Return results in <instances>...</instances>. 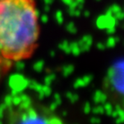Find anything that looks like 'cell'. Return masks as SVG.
I'll return each mask as SVG.
<instances>
[{
	"label": "cell",
	"mask_w": 124,
	"mask_h": 124,
	"mask_svg": "<svg viewBox=\"0 0 124 124\" xmlns=\"http://www.w3.org/2000/svg\"><path fill=\"white\" fill-rule=\"evenodd\" d=\"M35 0H0V75L32 56L40 36Z\"/></svg>",
	"instance_id": "1"
},
{
	"label": "cell",
	"mask_w": 124,
	"mask_h": 124,
	"mask_svg": "<svg viewBox=\"0 0 124 124\" xmlns=\"http://www.w3.org/2000/svg\"><path fill=\"white\" fill-rule=\"evenodd\" d=\"M51 108L39 107L30 96L17 94L10 96L1 106L0 118L7 123H62L57 116L52 115Z\"/></svg>",
	"instance_id": "2"
},
{
	"label": "cell",
	"mask_w": 124,
	"mask_h": 124,
	"mask_svg": "<svg viewBox=\"0 0 124 124\" xmlns=\"http://www.w3.org/2000/svg\"><path fill=\"white\" fill-rule=\"evenodd\" d=\"M105 83L117 93L124 96V59H120L108 70Z\"/></svg>",
	"instance_id": "3"
},
{
	"label": "cell",
	"mask_w": 124,
	"mask_h": 124,
	"mask_svg": "<svg viewBox=\"0 0 124 124\" xmlns=\"http://www.w3.org/2000/svg\"><path fill=\"white\" fill-rule=\"evenodd\" d=\"M118 23H119V20L113 15L108 16L106 14L100 15L96 20V25L99 30H106L108 28H113L117 26Z\"/></svg>",
	"instance_id": "4"
},
{
	"label": "cell",
	"mask_w": 124,
	"mask_h": 124,
	"mask_svg": "<svg viewBox=\"0 0 124 124\" xmlns=\"http://www.w3.org/2000/svg\"><path fill=\"white\" fill-rule=\"evenodd\" d=\"M108 99V97L105 93L101 92L100 90H97L93 96V100L96 104H99V103H105Z\"/></svg>",
	"instance_id": "5"
},
{
	"label": "cell",
	"mask_w": 124,
	"mask_h": 124,
	"mask_svg": "<svg viewBox=\"0 0 124 124\" xmlns=\"http://www.w3.org/2000/svg\"><path fill=\"white\" fill-rule=\"evenodd\" d=\"M115 110L118 112V117L116 118V123H122L124 122V109L121 108L120 105H117L115 108Z\"/></svg>",
	"instance_id": "6"
},
{
	"label": "cell",
	"mask_w": 124,
	"mask_h": 124,
	"mask_svg": "<svg viewBox=\"0 0 124 124\" xmlns=\"http://www.w3.org/2000/svg\"><path fill=\"white\" fill-rule=\"evenodd\" d=\"M119 40H120L119 38H115V37H112V36L109 37V38L107 40L106 43H105L106 48H113V47H115Z\"/></svg>",
	"instance_id": "7"
},
{
	"label": "cell",
	"mask_w": 124,
	"mask_h": 124,
	"mask_svg": "<svg viewBox=\"0 0 124 124\" xmlns=\"http://www.w3.org/2000/svg\"><path fill=\"white\" fill-rule=\"evenodd\" d=\"M70 48H71V53L75 56H78L81 53V50H80L77 42H72L70 44Z\"/></svg>",
	"instance_id": "8"
},
{
	"label": "cell",
	"mask_w": 124,
	"mask_h": 124,
	"mask_svg": "<svg viewBox=\"0 0 124 124\" xmlns=\"http://www.w3.org/2000/svg\"><path fill=\"white\" fill-rule=\"evenodd\" d=\"M77 44H78L80 50H81V53H82V52H84V53H85V52H88L89 50H90V47H91V46H89L87 43H85V42L82 39H81V40L77 42Z\"/></svg>",
	"instance_id": "9"
},
{
	"label": "cell",
	"mask_w": 124,
	"mask_h": 124,
	"mask_svg": "<svg viewBox=\"0 0 124 124\" xmlns=\"http://www.w3.org/2000/svg\"><path fill=\"white\" fill-rule=\"evenodd\" d=\"M103 108H104V113H106L107 115H109V116H110L112 110L114 109L110 103H108V102H107V101L104 103V106H103Z\"/></svg>",
	"instance_id": "10"
},
{
	"label": "cell",
	"mask_w": 124,
	"mask_h": 124,
	"mask_svg": "<svg viewBox=\"0 0 124 124\" xmlns=\"http://www.w3.org/2000/svg\"><path fill=\"white\" fill-rule=\"evenodd\" d=\"M74 86H75V88H81V87H84L85 85V83H84V81H83V79H82V78H78V79H76V81L75 82Z\"/></svg>",
	"instance_id": "11"
},
{
	"label": "cell",
	"mask_w": 124,
	"mask_h": 124,
	"mask_svg": "<svg viewBox=\"0 0 124 124\" xmlns=\"http://www.w3.org/2000/svg\"><path fill=\"white\" fill-rule=\"evenodd\" d=\"M91 111H93V113L95 114H103L104 113V108L102 106H97L91 108Z\"/></svg>",
	"instance_id": "12"
},
{
	"label": "cell",
	"mask_w": 124,
	"mask_h": 124,
	"mask_svg": "<svg viewBox=\"0 0 124 124\" xmlns=\"http://www.w3.org/2000/svg\"><path fill=\"white\" fill-rule=\"evenodd\" d=\"M82 40H84L85 43H87L89 46H91V45H92V43H93V39H92V37H91L90 35H85V36H83Z\"/></svg>",
	"instance_id": "13"
},
{
	"label": "cell",
	"mask_w": 124,
	"mask_h": 124,
	"mask_svg": "<svg viewBox=\"0 0 124 124\" xmlns=\"http://www.w3.org/2000/svg\"><path fill=\"white\" fill-rule=\"evenodd\" d=\"M67 97L70 99V101L72 103H75L78 100V95L77 94H72V93H68L67 94Z\"/></svg>",
	"instance_id": "14"
},
{
	"label": "cell",
	"mask_w": 124,
	"mask_h": 124,
	"mask_svg": "<svg viewBox=\"0 0 124 124\" xmlns=\"http://www.w3.org/2000/svg\"><path fill=\"white\" fill-rule=\"evenodd\" d=\"M82 79H83V81H84L85 85H89L90 83H91V81L93 80V77H92V75H85L84 77H82Z\"/></svg>",
	"instance_id": "15"
},
{
	"label": "cell",
	"mask_w": 124,
	"mask_h": 124,
	"mask_svg": "<svg viewBox=\"0 0 124 124\" xmlns=\"http://www.w3.org/2000/svg\"><path fill=\"white\" fill-rule=\"evenodd\" d=\"M67 30H68L69 32H71V33H75L76 31H77L76 27H75V25L73 22H70L67 25Z\"/></svg>",
	"instance_id": "16"
},
{
	"label": "cell",
	"mask_w": 124,
	"mask_h": 124,
	"mask_svg": "<svg viewBox=\"0 0 124 124\" xmlns=\"http://www.w3.org/2000/svg\"><path fill=\"white\" fill-rule=\"evenodd\" d=\"M110 10H111V12H112V14L114 15V14H116L117 12H119V11H120L121 10V8H120L119 5H117V4H114V5H112L110 8Z\"/></svg>",
	"instance_id": "17"
},
{
	"label": "cell",
	"mask_w": 124,
	"mask_h": 124,
	"mask_svg": "<svg viewBox=\"0 0 124 124\" xmlns=\"http://www.w3.org/2000/svg\"><path fill=\"white\" fill-rule=\"evenodd\" d=\"M63 74H64V75H71L72 73L74 72V66L73 65H68V66H66L65 68H64V70H63Z\"/></svg>",
	"instance_id": "18"
},
{
	"label": "cell",
	"mask_w": 124,
	"mask_h": 124,
	"mask_svg": "<svg viewBox=\"0 0 124 124\" xmlns=\"http://www.w3.org/2000/svg\"><path fill=\"white\" fill-rule=\"evenodd\" d=\"M91 105H90V103L89 102H85L84 105V112L85 114H88L90 113V111H91Z\"/></svg>",
	"instance_id": "19"
},
{
	"label": "cell",
	"mask_w": 124,
	"mask_h": 124,
	"mask_svg": "<svg viewBox=\"0 0 124 124\" xmlns=\"http://www.w3.org/2000/svg\"><path fill=\"white\" fill-rule=\"evenodd\" d=\"M113 16H114L118 20H123L124 19V12L122 11V10H120V11H119V12H117V13L114 14Z\"/></svg>",
	"instance_id": "20"
},
{
	"label": "cell",
	"mask_w": 124,
	"mask_h": 124,
	"mask_svg": "<svg viewBox=\"0 0 124 124\" xmlns=\"http://www.w3.org/2000/svg\"><path fill=\"white\" fill-rule=\"evenodd\" d=\"M90 122L93 124H99L101 122V120L99 118H98V117H92L90 119Z\"/></svg>",
	"instance_id": "21"
},
{
	"label": "cell",
	"mask_w": 124,
	"mask_h": 124,
	"mask_svg": "<svg viewBox=\"0 0 124 124\" xmlns=\"http://www.w3.org/2000/svg\"><path fill=\"white\" fill-rule=\"evenodd\" d=\"M97 48H98L99 51H104V50L106 49V45H105V43H103V42H98Z\"/></svg>",
	"instance_id": "22"
},
{
	"label": "cell",
	"mask_w": 124,
	"mask_h": 124,
	"mask_svg": "<svg viewBox=\"0 0 124 124\" xmlns=\"http://www.w3.org/2000/svg\"><path fill=\"white\" fill-rule=\"evenodd\" d=\"M107 31V33L108 34H109V35H112V34H114L116 31V27H113V28H108L106 29Z\"/></svg>",
	"instance_id": "23"
},
{
	"label": "cell",
	"mask_w": 124,
	"mask_h": 124,
	"mask_svg": "<svg viewBox=\"0 0 124 124\" xmlns=\"http://www.w3.org/2000/svg\"><path fill=\"white\" fill-rule=\"evenodd\" d=\"M110 116L112 117V118H114V119H116V118L118 117V112H117V110H115V109H113V110H112V112H111Z\"/></svg>",
	"instance_id": "24"
},
{
	"label": "cell",
	"mask_w": 124,
	"mask_h": 124,
	"mask_svg": "<svg viewBox=\"0 0 124 124\" xmlns=\"http://www.w3.org/2000/svg\"><path fill=\"white\" fill-rule=\"evenodd\" d=\"M57 18H58V21L61 23L62 21V13L61 12H58L57 13Z\"/></svg>",
	"instance_id": "25"
},
{
	"label": "cell",
	"mask_w": 124,
	"mask_h": 124,
	"mask_svg": "<svg viewBox=\"0 0 124 124\" xmlns=\"http://www.w3.org/2000/svg\"><path fill=\"white\" fill-rule=\"evenodd\" d=\"M80 15H81V10L79 9L75 8V17H79Z\"/></svg>",
	"instance_id": "26"
},
{
	"label": "cell",
	"mask_w": 124,
	"mask_h": 124,
	"mask_svg": "<svg viewBox=\"0 0 124 124\" xmlns=\"http://www.w3.org/2000/svg\"><path fill=\"white\" fill-rule=\"evenodd\" d=\"M62 2L64 3L65 5H67V6H69V5L71 4L72 2H73V0H62Z\"/></svg>",
	"instance_id": "27"
},
{
	"label": "cell",
	"mask_w": 124,
	"mask_h": 124,
	"mask_svg": "<svg viewBox=\"0 0 124 124\" xmlns=\"http://www.w3.org/2000/svg\"><path fill=\"white\" fill-rule=\"evenodd\" d=\"M106 15H108V16H112L113 14H112V12H111V10H110V8H108V9H107L106 10Z\"/></svg>",
	"instance_id": "28"
},
{
	"label": "cell",
	"mask_w": 124,
	"mask_h": 124,
	"mask_svg": "<svg viewBox=\"0 0 124 124\" xmlns=\"http://www.w3.org/2000/svg\"><path fill=\"white\" fill-rule=\"evenodd\" d=\"M75 2L77 3V5L84 4V3H85V0H75Z\"/></svg>",
	"instance_id": "29"
},
{
	"label": "cell",
	"mask_w": 124,
	"mask_h": 124,
	"mask_svg": "<svg viewBox=\"0 0 124 124\" xmlns=\"http://www.w3.org/2000/svg\"><path fill=\"white\" fill-rule=\"evenodd\" d=\"M84 16L85 17V18H86V17H89V16H90V12H89V11H85Z\"/></svg>",
	"instance_id": "30"
},
{
	"label": "cell",
	"mask_w": 124,
	"mask_h": 124,
	"mask_svg": "<svg viewBox=\"0 0 124 124\" xmlns=\"http://www.w3.org/2000/svg\"><path fill=\"white\" fill-rule=\"evenodd\" d=\"M97 1H100V0H97Z\"/></svg>",
	"instance_id": "31"
},
{
	"label": "cell",
	"mask_w": 124,
	"mask_h": 124,
	"mask_svg": "<svg viewBox=\"0 0 124 124\" xmlns=\"http://www.w3.org/2000/svg\"><path fill=\"white\" fill-rule=\"evenodd\" d=\"M123 12H124V9H123Z\"/></svg>",
	"instance_id": "32"
},
{
	"label": "cell",
	"mask_w": 124,
	"mask_h": 124,
	"mask_svg": "<svg viewBox=\"0 0 124 124\" xmlns=\"http://www.w3.org/2000/svg\"><path fill=\"white\" fill-rule=\"evenodd\" d=\"M123 27H124V24H123Z\"/></svg>",
	"instance_id": "33"
}]
</instances>
